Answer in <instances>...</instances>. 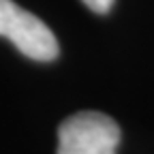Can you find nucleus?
Returning a JSON list of instances; mask_svg holds the SVG:
<instances>
[{
	"label": "nucleus",
	"mask_w": 154,
	"mask_h": 154,
	"mask_svg": "<svg viewBox=\"0 0 154 154\" xmlns=\"http://www.w3.org/2000/svg\"><path fill=\"white\" fill-rule=\"evenodd\" d=\"M120 126L99 111L73 113L58 128V154H116Z\"/></svg>",
	"instance_id": "obj_1"
},
{
	"label": "nucleus",
	"mask_w": 154,
	"mask_h": 154,
	"mask_svg": "<svg viewBox=\"0 0 154 154\" xmlns=\"http://www.w3.org/2000/svg\"><path fill=\"white\" fill-rule=\"evenodd\" d=\"M0 36L9 38L30 60L51 62L60 54L54 32L13 0H0Z\"/></svg>",
	"instance_id": "obj_2"
},
{
	"label": "nucleus",
	"mask_w": 154,
	"mask_h": 154,
	"mask_svg": "<svg viewBox=\"0 0 154 154\" xmlns=\"http://www.w3.org/2000/svg\"><path fill=\"white\" fill-rule=\"evenodd\" d=\"M84 5L94 13H107L113 7V0H84Z\"/></svg>",
	"instance_id": "obj_3"
}]
</instances>
